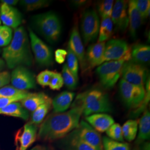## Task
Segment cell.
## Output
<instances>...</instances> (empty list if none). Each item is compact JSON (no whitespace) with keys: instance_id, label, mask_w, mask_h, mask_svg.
Masks as SVG:
<instances>
[{"instance_id":"6da1fadb","label":"cell","mask_w":150,"mask_h":150,"mask_svg":"<svg viewBox=\"0 0 150 150\" xmlns=\"http://www.w3.org/2000/svg\"><path fill=\"white\" fill-rule=\"evenodd\" d=\"M82 109L71 107L67 112L53 113L42 121L38 132V138L47 141L62 139L76 129L80 123Z\"/></svg>"},{"instance_id":"7a4b0ae2","label":"cell","mask_w":150,"mask_h":150,"mask_svg":"<svg viewBox=\"0 0 150 150\" xmlns=\"http://www.w3.org/2000/svg\"><path fill=\"white\" fill-rule=\"evenodd\" d=\"M2 56L6 64L10 69L19 66L32 65L33 57L29 38L24 27L20 26L14 30L11 43L3 49Z\"/></svg>"},{"instance_id":"3957f363","label":"cell","mask_w":150,"mask_h":150,"mask_svg":"<svg viewBox=\"0 0 150 150\" xmlns=\"http://www.w3.org/2000/svg\"><path fill=\"white\" fill-rule=\"evenodd\" d=\"M34 26L43 38L51 43L56 42L61 33L59 18L53 12L35 15L32 18Z\"/></svg>"},{"instance_id":"277c9868","label":"cell","mask_w":150,"mask_h":150,"mask_svg":"<svg viewBox=\"0 0 150 150\" xmlns=\"http://www.w3.org/2000/svg\"><path fill=\"white\" fill-rule=\"evenodd\" d=\"M126 61L125 59L111 61L105 62L98 66L96 73L102 86L106 88L114 86L121 76L122 66Z\"/></svg>"},{"instance_id":"5b68a950","label":"cell","mask_w":150,"mask_h":150,"mask_svg":"<svg viewBox=\"0 0 150 150\" xmlns=\"http://www.w3.org/2000/svg\"><path fill=\"white\" fill-rule=\"evenodd\" d=\"M119 88L122 100L126 107L130 109H137L144 102L146 96L144 86L134 85L121 79Z\"/></svg>"},{"instance_id":"8992f818","label":"cell","mask_w":150,"mask_h":150,"mask_svg":"<svg viewBox=\"0 0 150 150\" xmlns=\"http://www.w3.org/2000/svg\"><path fill=\"white\" fill-rule=\"evenodd\" d=\"M100 26V22L96 11L90 10L83 13L81 20V30L85 45L96 39Z\"/></svg>"},{"instance_id":"52a82bcc","label":"cell","mask_w":150,"mask_h":150,"mask_svg":"<svg viewBox=\"0 0 150 150\" xmlns=\"http://www.w3.org/2000/svg\"><path fill=\"white\" fill-rule=\"evenodd\" d=\"M131 59V48L125 41L120 39H113L106 43L103 63L121 59L129 61Z\"/></svg>"},{"instance_id":"ba28073f","label":"cell","mask_w":150,"mask_h":150,"mask_svg":"<svg viewBox=\"0 0 150 150\" xmlns=\"http://www.w3.org/2000/svg\"><path fill=\"white\" fill-rule=\"evenodd\" d=\"M121 75L122 79L129 83L144 87L147 76V70L144 65L129 61L124 63Z\"/></svg>"},{"instance_id":"9c48e42d","label":"cell","mask_w":150,"mask_h":150,"mask_svg":"<svg viewBox=\"0 0 150 150\" xmlns=\"http://www.w3.org/2000/svg\"><path fill=\"white\" fill-rule=\"evenodd\" d=\"M29 38L35 59L38 64L48 66L52 64L53 54L51 49L38 37L31 28H28Z\"/></svg>"},{"instance_id":"30bf717a","label":"cell","mask_w":150,"mask_h":150,"mask_svg":"<svg viewBox=\"0 0 150 150\" xmlns=\"http://www.w3.org/2000/svg\"><path fill=\"white\" fill-rule=\"evenodd\" d=\"M12 86L22 91L35 88L36 80L31 71L23 66L15 68L11 72L10 79Z\"/></svg>"},{"instance_id":"8fae6325","label":"cell","mask_w":150,"mask_h":150,"mask_svg":"<svg viewBox=\"0 0 150 150\" xmlns=\"http://www.w3.org/2000/svg\"><path fill=\"white\" fill-rule=\"evenodd\" d=\"M74 130L78 137L87 145L95 150H103L101 135L87 122L82 120Z\"/></svg>"},{"instance_id":"7c38bea8","label":"cell","mask_w":150,"mask_h":150,"mask_svg":"<svg viewBox=\"0 0 150 150\" xmlns=\"http://www.w3.org/2000/svg\"><path fill=\"white\" fill-rule=\"evenodd\" d=\"M68 49L75 54L80 64L82 72L86 71L88 67L86 59L85 51L81 40L80 35L78 27L75 26L73 28L71 33Z\"/></svg>"},{"instance_id":"4fadbf2b","label":"cell","mask_w":150,"mask_h":150,"mask_svg":"<svg viewBox=\"0 0 150 150\" xmlns=\"http://www.w3.org/2000/svg\"><path fill=\"white\" fill-rule=\"evenodd\" d=\"M128 2L124 0L116 1L113 7L111 19L113 25L118 30L125 31L129 26Z\"/></svg>"},{"instance_id":"5bb4252c","label":"cell","mask_w":150,"mask_h":150,"mask_svg":"<svg viewBox=\"0 0 150 150\" xmlns=\"http://www.w3.org/2000/svg\"><path fill=\"white\" fill-rule=\"evenodd\" d=\"M37 126L32 123H26L18 131L15 138L16 150H26L35 141L37 137Z\"/></svg>"},{"instance_id":"9a60e30c","label":"cell","mask_w":150,"mask_h":150,"mask_svg":"<svg viewBox=\"0 0 150 150\" xmlns=\"http://www.w3.org/2000/svg\"><path fill=\"white\" fill-rule=\"evenodd\" d=\"M0 17L4 26L15 29L20 26L22 21V16L15 7L1 3L0 5Z\"/></svg>"},{"instance_id":"2e32d148","label":"cell","mask_w":150,"mask_h":150,"mask_svg":"<svg viewBox=\"0 0 150 150\" xmlns=\"http://www.w3.org/2000/svg\"><path fill=\"white\" fill-rule=\"evenodd\" d=\"M111 110V103L108 95L105 93L101 97L82 107V113L87 117L93 114L110 112Z\"/></svg>"},{"instance_id":"e0dca14e","label":"cell","mask_w":150,"mask_h":150,"mask_svg":"<svg viewBox=\"0 0 150 150\" xmlns=\"http://www.w3.org/2000/svg\"><path fill=\"white\" fill-rule=\"evenodd\" d=\"M105 45V42H97L87 48L86 59L88 68L92 69L103 63Z\"/></svg>"},{"instance_id":"ac0fdd59","label":"cell","mask_w":150,"mask_h":150,"mask_svg":"<svg viewBox=\"0 0 150 150\" xmlns=\"http://www.w3.org/2000/svg\"><path fill=\"white\" fill-rule=\"evenodd\" d=\"M86 120L98 132H105L115 123L113 118L106 113H96L87 116Z\"/></svg>"},{"instance_id":"d6986e66","label":"cell","mask_w":150,"mask_h":150,"mask_svg":"<svg viewBox=\"0 0 150 150\" xmlns=\"http://www.w3.org/2000/svg\"><path fill=\"white\" fill-rule=\"evenodd\" d=\"M61 145L63 150H95L82 141L73 130L61 139Z\"/></svg>"},{"instance_id":"ffe728a7","label":"cell","mask_w":150,"mask_h":150,"mask_svg":"<svg viewBox=\"0 0 150 150\" xmlns=\"http://www.w3.org/2000/svg\"><path fill=\"white\" fill-rule=\"evenodd\" d=\"M129 32L131 36L135 38L137 31L142 22V18L134 4V0L129 1L128 2Z\"/></svg>"},{"instance_id":"44dd1931","label":"cell","mask_w":150,"mask_h":150,"mask_svg":"<svg viewBox=\"0 0 150 150\" xmlns=\"http://www.w3.org/2000/svg\"><path fill=\"white\" fill-rule=\"evenodd\" d=\"M75 93L64 91L61 92L52 101V106L54 112L61 113L65 112L69 107L75 96Z\"/></svg>"},{"instance_id":"7402d4cb","label":"cell","mask_w":150,"mask_h":150,"mask_svg":"<svg viewBox=\"0 0 150 150\" xmlns=\"http://www.w3.org/2000/svg\"><path fill=\"white\" fill-rule=\"evenodd\" d=\"M50 98L43 92L31 93L28 96L21 100V104L27 111L33 112L38 107L47 102Z\"/></svg>"},{"instance_id":"603a6c76","label":"cell","mask_w":150,"mask_h":150,"mask_svg":"<svg viewBox=\"0 0 150 150\" xmlns=\"http://www.w3.org/2000/svg\"><path fill=\"white\" fill-rule=\"evenodd\" d=\"M139 131L136 144L140 145L150 137V113L148 110H146L139 122Z\"/></svg>"},{"instance_id":"cb8c5ba5","label":"cell","mask_w":150,"mask_h":150,"mask_svg":"<svg viewBox=\"0 0 150 150\" xmlns=\"http://www.w3.org/2000/svg\"><path fill=\"white\" fill-rule=\"evenodd\" d=\"M131 56L132 61L136 63L142 64L149 62L150 46L144 44L135 45L131 50Z\"/></svg>"},{"instance_id":"d4e9b609","label":"cell","mask_w":150,"mask_h":150,"mask_svg":"<svg viewBox=\"0 0 150 150\" xmlns=\"http://www.w3.org/2000/svg\"><path fill=\"white\" fill-rule=\"evenodd\" d=\"M105 94L104 92L98 90L84 92L77 95L71 107H80L82 109L83 106L98 99Z\"/></svg>"},{"instance_id":"484cf974","label":"cell","mask_w":150,"mask_h":150,"mask_svg":"<svg viewBox=\"0 0 150 150\" xmlns=\"http://www.w3.org/2000/svg\"><path fill=\"white\" fill-rule=\"evenodd\" d=\"M0 115L18 117L24 120H27L29 118L28 111L22 106L21 103L18 102L12 103L1 108Z\"/></svg>"},{"instance_id":"4316f807","label":"cell","mask_w":150,"mask_h":150,"mask_svg":"<svg viewBox=\"0 0 150 150\" xmlns=\"http://www.w3.org/2000/svg\"><path fill=\"white\" fill-rule=\"evenodd\" d=\"M52 101V100L50 98L47 102L40 106L33 112H32L31 121L30 123L36 126L42 123L51 108Z\"/></svg>"},{"instance_id":"83f0119b","label":"cell","mask_w":150,"mask_h":150,"mask_svg":"<svg viewBox=\"0 0 150 150\" xmlns=\"http://www.w3.org/2000/svg\"><path fill=\"white\" fill-rule=\"evenodd\" d=\"M139 121L137 120H129L123 124L122 131L123 139L129 142L134 141L138 132Z\"/></svg>"},{"instance_id":"f1b7e54d","label":"cell","mask_w":150,"mask_h":150,"mask_svg":"<svg viewBox=\"0 0 150 150\" xmlns=\"http://www.w3.org/2000/svg\"><path fill=\"white\" fill-rule=\"evenodd\" d=\"M113 23L110 18L102 19L100 23L99 37L97 42H105L111 38L113 30Z\"/></svg>"},{"instance_id":"f546056e","label":"cell","mask_w":150,"mask_h":150,"mask_svg":"<svg viewBox=\"0 0 150 150\" xmlns=\"http://www.w3.org/2000/svg\"><path fill=\"white\" fill-rule=\"evenodd\" d=\"M102 140L103 150H130L127 143L113 141L108 137H103Z\"/></svg>"},{"instance_id":"4dcf8cb0","label":"cell","mask_w":150,"mask_h":150,"mask_svg":"<svg viewBox=\"0 0 150 150\" xmlns=\"http://www.w3.org/2000/svg\"><path fill=\"white\" fill-rule=\"evenodd\" d=\"M20 4L27 11H31L38 10L48 6L50 1L46 0H22Z\"/></svg>"},{"instance_id":"1f68e13d","label":"cell","mask_w":150,"mask_h":150,"mask_svg":"<svg viewBox=\"0 0 150 150\" xmlns=\"http://www.w3.org/2000/svg\"><path fill=\"white\" fill-rule=\"evenodd\" d=\"M61 75L64 81V84L70 90H74L77 87L78 81L75 79L74 75L70 72L66 64L63 66Z\"/></svg>"},{"instance_id":"d6a6232c","label":"cell","mask_w":150,"mask_h":150,"mask_svg":"<svg viewBox=\"0 0 150 150\" xmlns=\"http://www.w3.org/2000/svg\"><path fill=\"white\" fill-rule=\"evenodd\" d=\"M67 66L75 79L78 81L79 72V60L76 56L69 49H68L67 54Z\"/></svg>"},{"instance_id":"836d02e7","label":"cell","mask_w":150,"mask_h":150,"mask_svg":"<svg viewBox=\"0 0 150 150\" xmlns=\"http://www.w3.org/2000/svg\"><path fill=\"white\" fill-rule=\"evenodd\" d=\"M106 133L108 137L113 141L118 142H123L124 141L122 127L118 123H113L108 129Z\"/></svg>"},{"instance_id":"e575fe53","label":"cell","mask_w":150,"mask_h":150,"mask_svg":"<svg viewBox=\"0 0 150 150\" xmlns=\"http://www.w3.org/2000/svg\"><path fill=\"white\" fill-rule=\"evenodd\" d=\"M13 38V31L10 27L4 25L0 26V47H6L10 43Z\"/></svg>"},{"instance_id":"d590c367","label":"cell","mask_w":150,"mask_h":150,"mask_svg":"<svg viewBox=\"0 0 150 150\" xmlns=\"http://www.w3.org/2000/svg\"><path fill=\"white\" fill-rule=\"evenodd\" d=\"M113 3V0H105L99 4L98 6V10L100 15L102 18V20L111 17Z\"/></svg>"},{"instance_id":"8d00e7d4","label":"cell","mask_w":150,"mask_h":150,"mask_svg":"<svg viewBox=\"0 0 150 150\" xmlns=\"http://www.w3.org/2000/svg\"><path fill=\"white\" fill-rule=\"evenodd\" d=\"M134 4L142 19L146 18L150 15V0H134Z\"/></svg>"},{"instance_id":"74e56055","label":"cell","mask_w":150,"mask_h":150,"mask_svg":"<svg viewBox=\"0 0 150 150\" xmlns=\"http://www.w3.org/2000/svg\"><path fill=\"white\" fill-rule=\"evenodd\" d=\"M30 93H31L28 92L27 91H25L23 93L15 96L0 98V109L7 106V105L11 104L12 103L21 101L22 100L25 99L27 96H28Z\"/></svg>"},{"instance_id":"f35d334b","label":"cell","mask_w":150,"mask_h":150,"mask_svg":"<svg viewBox=\"0 0 150 150\" xmlns=\"http://www.w3.org/2000/svg\"><path fill=\"white\" fill-rule=\"evenodd\" d=\"M25 91L19 90L12 85H6L0 88V98L15 96L23 93Z\"/></svg>"},{"instance_id":"ab89813d","label":"cell","mask_w":150,"mask_h":150,"mask_svg":"<svg viewBox=\"0 0 150 150\" xmlns=\"http://www.w3.org/2000/svg\"><path fill=\"white\" fill-rule=\"evenodd\" d=\"M54 72L49 70H45L41 72L36 77V81L41 86L45 87L49 85Z\"/></svg>"},{"instance_id":"60d3db41","label":"cell","mask_w":150,"mask_h":150,"mask_svg":"<svg viewBox=\"0 0 150 150\" xmlns=\"http://www.w3.org/2000/svg\"><path fill=\"white\" fill-rule=\"evenodd\" d=\"M64 85V81L61 74L54 72L49 83V87L53 90H59Z\"/></svg>"},{"instance_id":"b9f144b4","label":"cell","mask_w":150,"mask_h":150,"mask_svg":"<svg viewBox=\"0 0 150 150\" xmlns=\"http://www.w3.org/2000/svg\"><path fill=\"white\" fill-rule=\"evenodd\" d=\"M11 74L8 71H4L0 72V88L9 84Z\"/></svg>"},{"instance_id":"7bdbcfd3","label":"cell","mask_w":150,"mask_h":150,"mask_svg":"<svg viewBox=\"0 0 150 150\" xmlns=\"http://www.w3.org/2000/svg\"><path fill=\"white\" fill-rule=\"evenodd\" d=\"M67 52L64 50L59 49L55 51V60L59 64H62L64 61Z\"/></svg>"},{"instance_id":"ee69618b","label":"cell","mask_w":150,"mask_h":150,"mask_svg":"<svg viewBox=\"0 0 150 150\" xmlns=\"http://www.w3.org/2000/svg\"><path fill=\"white\" fill-rule=\"evenodd\" d=\"M1 3H4L6 5L8 6L16 5V4L18 3V1L17 0H2L1 1Z\"/></svg>"},{"instance_id":"f6af8a7d","label":"cell","mask_w":150,"mask_h":150,"mask_svg":"<svg viewBox=\"0 0 150 150\" xmlns=\"http://www.w3.org/2000/svg\"><path fill=\"white\" fill-rule=\"evenodd\" d=\"M141 150H150V142H144L141 144Z\"/></svg>"},{"instance_id":"bcb514c9","label":"cell","mask_w":150,"mask_h":150,"mask_svg":"<svg viewBox=\"0 0 150 150\" xmlns=\"http://www.w3.org/2000/svg\"><path fill=\"white\" fill-rule=\"evenodd\" d=\"M5 66L6 63L5 61L3 59L0 57V72H2V71L5 67Z\"/></svg>"},{"instance_id":"7dc6e473","label":"cell","mask_w":150,"mask_h":150,"mask_svg":"<svg viewBox=\"0 0 150 150\" xmlns=\"http://www.w3.org/2000/svg\"><path fill=\"white\" fill-rule=\"evenodd\" d=\"M31 150H42L41 149V147L40 146H36L35 147H34L33 148H32Z\"/></svg>"},{"instance_id":"c3c4849f","label":"cell","mask_w":150,"mask_h":150,"mask_svg":"<svg viewBox=\"0 0 150 150\" xmlns=\"http://www.w3.org/2000/svg\"><path fill=\"white\" fill-rule=\"evenodd\" d=\"M133 150H141L139 149V148H138L137 147H134V149H133Z\"/></svg>"},{"instance_id":"681fc988","label":"cell","mask_w":150,"mask_h":150,"mask_svg":"<svg viewBox=\"0 0 150 150\" xmlns=\"http://www.w3.org/2000/svg\"><path fill=\"white\" fill-rule=\"evenodd\" d=\"M1 23H2V22H1V17H0V26H1Z\"/></svg>"},{"instance_id":"f907efd6","label":"cell","mask_w":150,"mask_h":150,"mask_svg":"<svg viewBox=\"0 0 150 150\" xmlns=\"http://www.w3.org/2000/svg\"><path fill=\"white\" fill-rule=\"evenodd\" d=\"M1 52H2V50H1V47H0V54L1 53Z\"/></svg>"},{"instance_id":"816d5d0a","label":"cell","mask_w":150,"mask_h":150,"mask_svg":"<svg viewBox=\"0 0 150 150\" xmlns=\"http://www.w3.org/2000/svg\"><path fill=\"white\" fill-rule=\"evenodd\" d=\"M45 150V149H43V150Z\"/></svg>"}]
</instances>
